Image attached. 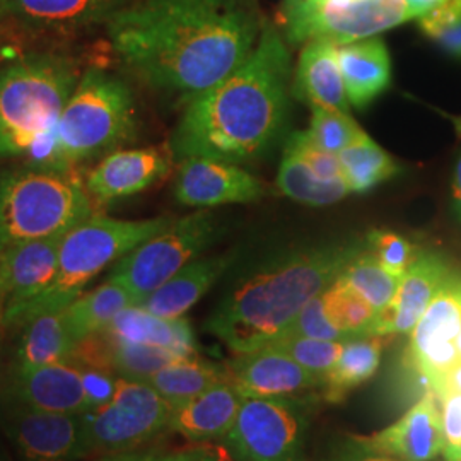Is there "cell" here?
Listing matches in <instances>:
<instances>
[{"label":"cell","instance_id":"obj_1","mask_svg":"<svg viewBox=\"0 0 461 461\" xmlns=\"http://www.w3.org/2000/svg\"><path fill=\"white\" fill-rule=\"evenodd\" d=\"M265 26L258 0H135L106 24L122 66L186 103L243 66Z\"/></svg>","mask_w":461,"mask_h":461},{"label":"cell","instance_id":"obj_2","mask_svg":"<svg viewBox=\"0 0 461 461\" xmlns=\"http://www.w3.org/2000/svg\"><path fill=\"white\" fill-rule=\"evenodd\" d=\"M293 59L274 24L257 49L224 81L190 99L171 135V156L209 158L230 165L262 159L287 127Z\"/></svg>","mask_w":461,"mask_h":461},{"label":"cell","instance_id":"obj_3","mask_svg":"<svg viewBox=\"0 0 461 461\" xmlns=\"http://www.w3.org/2000/svg\"><path fill=\"white\" fill-rule=\"evenodd\" d=\"M366 245L359 240L340 241L280 255L240 280L217 304L205 329L234 354L270 344Z\"/></svg>","mask_w":461,"mask_h":461},{"label":"cell","instance_id":"obj_4","mask_svg":"<svg viewBox=\"0 0 461 461\" xmlns=\"http://www.w3.org/2000/svg\"><path fill=\"white\" fill-rule=\"evenodd\" d=\"M135 133L137 110L131 87L106 70L87 68L53 132L40 144L43 152L38 166L70 171L118 150Z\"/></svg>","mask_w":461,"mask_h":461},{"label":"cell","instance_id":"obj_5","mask_svg":"<svg viewBox=\"0 0 461 461\" xmlns=\"http://www.w3.org/2000/svg\"><path fill=\"white\" fill-rule=\"evenodd\" d=\"M169 222L167 217L142 221L95 214L87 217L64 234L57 270L49 285L28 303L4 314L0 321L7 327L24 325L38 314L66 310L103 270L165 230Z\"/></svg>","mask_w":461,"mask_h":461},{"label":"cell","instance_id":"obj_6","mask_svg":"<svg viewBox=\"0 0 461 461\" xmlns=\"http://www.w3.org/2000/svg\"><path fill=\"white\" fill-rule=\"evenodd\" d=\"M81 79L62 55L32 53L0 70V159L33 152L53 132Z\"/></svg>","mask_w":461,"mask_h":461},{"label":"cell","instance_id":"obj_7","mask_svg":"<svg viewBox=\"0 0 461 461\" xmlns=\"http://www.w3.org/2000/svg\"><path fill=\"white\" fill-rule=\"evenodd\" d=\"M93 215V200L72 171L23 167L0 171V253L64 234Z\"/></svg>","mask_w":461,"mask_h":461},{"label":"cell","instance_id":"obj_8","mask_svg":"<svg viewBox=\"0 0 461 461\" xmlns=\"http://www.w3.org/2000/svg\"><path fill=\"white\" fill-rule=\"evenodd\" d=\"M221 230L222 226L217 215L207 211L171 221L165 230L120 258L108 279L125 285L139 306L185 265L212 247Z\"/></svg>","mask_w":461,"mask_h":461},{"label":"cell","instance_id":"obj_9","mask_svg":"<svg viewBox=\"0 0 461 461\" xmlns=\"http://www.w3.org/2000/svg\"><path fill=\"white\" fill-rule=\"evenodd\" d=\"M417 19L405 0H357L348 5H318L310 0H284L279 24L287 43L329 40L347 45Z\"/></svg>","mask_w":461,"mask_h":461},{"label":"cell","instance_id":"obj_10","mask_svg":"<svg viewBox=\"0 0 461 461\" xmlns=\"http://www.w3.org/2000/svg\"><path fill=\"white\" fill-rule=\"evenodd\" d=\"M171 413L173 407L148 383L118 378L113 400L83 413L87 456L135 451L169 428Z\"/></svg>","mask_w":461,"mask_h":461},{"label":"cell","instance_id":"obj_11","mask_svg":"<svg viewBox=\"0 0 461 461\" xmlns=\"http://www.w3.org/2000/svg\"><path fill=\"white\" fill-rule=\"evenodd\" d=\"M224 439L240 461H297L304 417L289 398H243Z\"/></svg>","mask_w":461,"mask_h":461},{"label":"cell","instance_id":"obj_12","mask_svg":"<svg viewBox=\"0 0 461 461\" xmlns=\"http://www.w3.org/2000/svg\"><path fill=\"white\" fill-rule=\"evenodd\" d=\"M460 329L461 279L453 274L411 331L409 359L429 388L460 361L455 344Z\"/></svg>","mask_w":461,"mask_h":461},{"label":"cell","instance_id":"obj_13","mask_svg":"<svg viewBox=\"0 0 461 461\" xmlns=\"http://www.w3.org/2000/svg\"><path fill=\"white\" fill-rule=\"evenodd\" d=\"M19 461H77L87 456L83 413L17 409L5 422Z\"/></svg>","mask_w":461,"mask_h":461},{"label":"cell","instance_id":"obj_14","mask_svg":"<svg viewBox=\"0 0 461 461\" xmlns=\"http://www.w3.org/2000/svg\"><path fill=\"white\" fill-rule=\"evenodd\" d=\"M264 183L238 165L209 158H186L175 182V198L186 207H217L255 202Z\"/></svg>","mask_w":461,"mask_h":461},{"label":"cell","instance_id":"obj_15","mask_svg":"<svg viewBox=\"0 0 461 461\" xmlns=\"http://www.w3.org/2000/svg\"><path fill=\"white\" fill-rule=\"evenodd\" d=\"M356 445L396 461H434L443 455V413L439 398L429 392L395 424L367 438H356Z\"/></svg>","mask_w":461,"mask_h":461},{"label":"cell","instance_id":"obj_16","mask_svg":"<svg viewBox=\"0 0 461 461\" xmlns=\"http://www.w3.org/2000/svg\"><path fill=\"white\" fill-rule=\"evenodd\" d=\"M226 378L245 398H289L321 386V376L272 347L236 354Z\"/></svg>","mask_w":461,"mask_h":461},{"label":"cell","instance_id":"obj_17","mask_svg":"<svg viewBox=\"0 0 461 461\" xmlns=\"http://www.w3.org/2000/svg\"><path fill=\"white\" fill-rule=\"evenodd\" d=\"M169 158L159 148L118 149L89 171L84 186L99 205L132 197L165 178L171 167Z\"/></svg>","mask_w":461,"mask_h":461},{"label":"cell","instance_id":"obj_18","mask_svg":"<svg viewBox=\"0 0 461 461\" xmlns=\"http://www.w3.org/2000/svg\"><path fill=\"white\" fill-rule=\"evenodd\" d=\"M453 276L449 265L438 253H419L411 268L402 276L393 301L376 313L367 335H407L430 301L445 287Z\"/></svg>","mask_w":461,"mask_h":461},{"label":"cell","instance_id":"obj_19","mask_svg":"<svg viewBox=\"0 0 461 461\" xmlns=\"http://www.w3.org/2000/svg\"><path fill=\"white\" fill-rule=\"evenodd\" d=\"M64 234L21 243L0 253V320L51 282Z\"/></svg>","mask_w":461,"mask_h":461},{"label":"cell","instance_id":"obj_20","mask_svg":"<svg viewBox=\"0 0 461 461\" xmlns=\"http://www.w3.org/2000/svg\"><path fill=\"white\" fill-rule=\"evenodd\" d=\"M135 0H2V9L21 24L70 33L108 24Z\"/></svg>","mask_w":461,"mask_h":461},{"label":"cell","instance_id":"obj_21","mask_svg":"<svg viewBox=\"0 0 461 461\" xmlns=\"http://www.w3.org/2000/svg\"><path fill=\"white\" fill-rule=\"evenodd\" d=\"M291 95L312 108L347 113L348 99L339 66V45L329 40L306 43L297 60Z\"/></svg>","mask_w":461,"mask_h":461},{"label":"cell","instance_id":"obj_22","mask_svg":"<svg viewBox=\"0 0 461 461\" xmlns=\"http://www.w3.org/2000/svg\"><path fill=\"white\" fill-rule=\"evenodd\" d=\"M16 395L26 407L57 413H84L83 373L72 361L17 369Z\"/></svg>","mask_w":461,"mask_h":461},{"label":"cell","instance_id":"obj_23","mask_svg":"<svg viewBox=\"0 0 461 461\" xmlns=\"http://www.w3.org/2000/svg\"><path fill=\"white\" fill-rule=\"evenodd\" d=\"M241 395L228 379L214 384L203 393L175 407L169 429L190 441H212L226 438L240 412Z\"/></svg>","mask_w":461,"mask_h":461},{"label":"cell","instance_id":"obj_24","mask_svg":"<svg viewBox=\"0 0 461 461\" xmlns=\"http://www.w3.org/2000/svg\"><path fill=\"white\" fill-rule=\"evenodd\" d=\"M232 260V253L198 257L150 293L139 306L161 318H182L211 291L215 282L230 268Z\"/></svg>","mask_w":461,"mask_h":461},{"label":"cell","instance_id":"obj_25","mask_svg":"<svg viewBox=\"0 0 461 461\" xmlns=\"http://www.w3.org/2000/svg\"><path fill=\"white\" fill-rule=\"evenodd\" d=\"M339 66L348 104L366 108L392 81V60L384 41L373 36L339 47Z\"/></svg>","mask_w":461,"mask_h":461},{"label":"cell","instance_id":"obj_26","mask_svg":"<svg viewBox=\"0 0 461 461\" xmlns=\"http://www.w3.org/2000/svg\"><path fill=\"white\" fill-rule=\"evenodd\" d=\"M110 337L137 344L163 347L180 357H197L195 333L185 318H161L140 306H131L104 330Z\"/></svg>","mask_w":461,"mask_h":461},{"label":"cell","instance_id":"obj_27","mask_svg":"<svg viewBox=\"0 0 461 461\" xmlns=\"http://www.w3.org/2000/svg\"><path fill=\"white\" fill-rule=\"evenodd\" d=\"M23 327L24 331L17 346V369L62 363L77 346L64 310L38 314Z\"/></svg>","mask_w":461,"mask_h":461},{"label":"cell","instance_id":"obj_28","mask_svg":"<svg viewBox=\"0 0 461 461\" xmlns=\"http://www.w3.org/2000/svg\"><path fill=\"white\" fill-rule=\"evenodd\" d=\"M131 306H137L132 293L125 285L108 279L95 291L81 294L64 312L70 333L79 344L84 339L104 331L118 314Z\"/></svg>","mask_w":461,"mask_h":461},{"label":"cell","instance_id":"obj_29","mask_svg":"<svg viewBox=\"0 0 461 461\" xmlns=\"http://www.w3.org/2000/svg\"><path fill=\"white\" fill-rule=\"evenodd\" d=\"M383 335H359L344 342L335 366L321 376V386L329 400H340L350 390L373 378L381 363L384 347Z\"/></svg>","mask_w":461,"mask_h":461},{"label":"cell","instance_id":"obj_30","mask_svg":"<svg viewBox=\"0 0 461 461\" xmlns=\"http://www.w3.org/2000/svg\"><path fill=\"white\" fill-rule=\"evenodd\" d=\"M277 188L282 195L312 207L331 205L350 194L344 176L320 178L301 156L287 148L280 161Z\"/></svg>","mask_w":461,"mask_h":461},{"label":"cell","instance_id":"obj_31","mask_svg":"<svg viewBox=\"0 0 461 461\" xmlns=\"http://www.w3.org/2000/svg\"><path fill=\"white\" fill-rule=\"evenodd\" d=\"M226 378V367L185 357L167 364L146 381L175 409Z\"/></svg>","mask_w":461,"mask_h":461},{"label":"cell","instance_id":"obj_32","mask_svg":"<svg viewBox=\"0 0 461 461\" xmlns=\"http://www.w3.org/2000/svg\"><path fill=\"white\" fill-rule=\"evenodd\" d=\"M339 161L348 190L356 194H366L398 173L395 159L367 133L344 149L339 154Z\"/></svg>","mask_w":461,"mask_h":461},{"label":"cell","instance_id":"obj_33","mask_svg":"<svg viewBox=\"0 0 461 461\" xmlns=\"http://www.w3.org/2000/svg\"><path fill=\"white\" fill-rule=\"evenodd\" d=\"M108 340V369L116 378L132 379V381H148L152 375L167 364L175 363L180 357L173 350L163 347L137 344L129 340H120L110 337L103 331Z\"/></svg>","mask_w":461,"mask_h":461},{"label":"cell","instance_id":"obj_34","mask_svg":"<svg viewBox=\"0 0 461 461\" xmlns=\"http://www.w3.org/2000/svg\"><path fill=\"white\" fill-rule=\"evenodd\" d=\"M339 279L361 294L376 312H381L393 301L402 277L390 274L376 257L364 248L344 267Z\"/></svg>","mask_w":461,"mask_h":461},{"label":"cell","instance_id":"obj_35","mask_svg":"<svg viewBox=\"0 0 461 461\" xmlns=\"http://www.w3.org/2000/svg\"><path fill=\"white\" fill-rule=\"evenodd\" d=\"M321 297L327 316L337 329L342 330L348 337L369 333L378 312L342 280L337 277Z\"/></svg>","mask_w":461,"mask_h":461},{"label":"cell","instance_id":"obj_36","mask_svg":"<svg viewBox=\"0 0 461 461\" xmlns=\"http://www.w3.org/2000/svg\"><path fill=\"white\" fill-rule=\"evenodd\" d=\"M265 347L279 350L304 369L323 376L340 357L344 342H330L306 337H279Z\"/></svg>","mask_w":461,"mask_h":461},{"label":"cell","instance_id":"obj_37","mask_svg":"<svg viewBox=\"0 0 461 461\" xmlns=\"http://www.w3.org/2000/svg\"><path fill=\"white\" fill-rule=\"evenodd\" d=\"M308 133L320 148L339 156L344 149L348 148L366 132L348 113L313 108L312 125Z\"/></svg>","mask_w":461,"mask_h":461},{"label":"cell","instance_id":"obj_38","mask_svg":"<svg viewBox=\"0 0 461 461\" xmlns=\"http://www.w3.org/2000/svg\"><path fill=\"white\" fill-rule=\"evenodd\" d=\"M419 26L449 55L461 59V0H443L419 17Z\"/></svg>","mask_w":461,"mask_h":461},{"label":"cell","instance_id":"obj_39","mask_svg":"<svg viewBox=\"0 0 461 461\" xmlns=\"http://www.w3.org/2000/svg\"><path fill=\"white\" fill-rule=\"evenodd\" d=\"M279 337H306V339H318V340H330V342H347L348 339H354V337H348L342 330L337 329L330 321L321 294L308 301Z\"/></svg>","mask_w":461,"mask_h":461},{"label":"cell","instance_id":"obj_40","mask_svg":"<svg viewBox=\"0 0 461 461\" xmlns=\"http://www.w3.org/2000/svg\"><path fill=\"white\" fill-rule=\"evenodd\" d=\"M366 243L379 264L396 277H402L417 258L412 243L396 232L373 230Z\"/></svg>","mask_w":461,"mask_h":461},{"label":"cell","instance_id":"obj_41","mask_svg":"<svg viewBox=\"0 0 461 461\" xmlns=\"http://www.w3.org/2000/svg\"><path fill=\"white\" fill-rule=\"evenodd\" d=\"M285 148L291 149L293 152H296L297 156H301L320 178L333 180V178L342 176L339 156L320 148L312 139L308 131L291 133Z\"/></svg>","mask_w":461,"mask_h":461},{"label":"cell","instance_id":"obj_42","mask_svg":"<svg viewBox=\"0 0 461 461\" xmlns=\"http://www.w3.org/2000/svg\"><path fill=\"white\" fill-rule=\"evenodd\" d=\"M79 367V366H77ZM83 373L84 400H86V411L91 412L104 407L113 400L116 392L115 375L93 369V367H79Z\"/></svg>","mask_w":461,"mask_h":461},{"label":"cell","instance_id":"obj_43","mask_svg":"<svg viewBox=\"0 0 461 461\" xmlns=\"http://www.w3.org/2000/svg\"><path fill=\"white\" fill-rule=\"evenodd\" d=\"M443 413V434H445V449L455 447L461 443V393L447 395L441 400Z\"/></svg>","mask_w":461,"mask_h":461},{"label":"cell","instance_id":"obj_44","mask_svg":"<svg viewBox=\"0 0 461 461\" xmlns=\"http://www.w3.org/2000/svg\"><path fill=\"white\" fill-rule=\"evenodd\" d=\"M430 392L439 398V402L445 396L461 393V361L455 364L451 369H447L445 375L430 386Z\"/></svg>","mask_w":461,"mask_h":461},{"label":"cell","instance_id":"obj_45","mask_svg":"<svg viewBox=\"0 0 461 461\" xmlns=\"http://www.w3.org/2000/svg\"><path fill=\"white\" fill-rule=\"evenodd\" d=\"M159 455L156 451H127V453H116L106 455L98 461H156Z\"/></svg>","mask_w":461,"mask_h":461},{"label":"cell","instance_id":"obj_46","mask_svg":"<svg viewBox=\"0 0 461 461\" xmlns=\"http://www.w3.org/2000/svg\"><path fill=\"white\" fill-rule=\"evenodd\" d=\"M337 461H396L390 456H384L381 453H375V451H369V449H364L361 446L356 445V447H352V453L347 455L344 458Z\"/></svg>","mask_w":461,"mask_h":461},{"label":"cell","instance_id":"obj_47","mask_svg":"<svg viewBox=\"0 0 461 461\" xmlns=\"http://www.w3.org/2000/svg\"><path fill=\"white\" fill-rule=\"evenodd\" d=\"M453 207H455V215L461 222V154L455 167V178H453Z\"/></svg>","mask_w":461,"mask_h":461},{"label":"cell","instance_id":"obj_48","mask_svg":"<svg viewBox=\"0 0 461 461\" xmlns=\"http://www.w3.org/2000/svg\"><path fill=\"white\" fill-rule=\"evenodd\" d=\"M405 2L411 7V11L415 14V17L419 19L429 11H432L436 5H439L443 0H405Z\"/></svg>","mask_w":461,"mask_h":461},{"label":"cell","instance_id":"obj_49","mask_svg":"<svg viewBox=\"0 0 461 461\" xmlns=\"http://www.w3.org/2000/svg\"><path fill=\"white\" fill-rule=\"evenodd\" d=\"M190 461H228V458L221 451H217V449L198 447V449L192 451Z\"/></svg>","mask_w":461,"mask_h":461},{"label":"cell","instance_id":"obj_50","mask_svg":"<svg viewBox=\"0 0 461 461\" xmlns=\"http://www.w3.org/2000/svg\"><path fill=\"white\" fill-rule=\"evenodd\" d=\"M192 451H194V449L182 451V453H173V455H167V456H159L156 461H190V458H192Z\"/></svg>","mask_w":461,"mask_h":461},{"label":"cell","instance_id":"obj_51","mask_svg":"<svg viewBox=\"0 0 461 461\" xmlns=\"http://www.w3.org/2000/svg\"><path fill=\"white\" fill-rule=\"evenodd\" d=\"M443 458L445 461H461V443L455 447H449L443 451Z\"/></svg>","mask_w":461,"mask_h":461},{"label":"cell","instance_id":"obj_52","mask_svg":"<svg viewBox=\"0 0 461 461\" xmlns=\"http://www.w3.org/2000/svg\"><path fill=\"white\" fill-rule=\"evenodd\" d=\"M313 4L318 5H333V7H340V5H348L352 2H357V0H310Z\"/></svg>","mask_w":461,"mask_h":461},{"label":"cell","instance_id":"obj_53","mask_svg":"<svg viewBox=\"0 0 461 461\" xmlns=\"http://www.w3.org/2000/svg\"><path fill=\"white\" fill-rule=\"evenodd\" d=\"M455 344H456V350H458V357H460L461 361V329L460 333H458V337H456V342H455Z\"/></svg>","mask_w":461,"mask_h":461},{"label":"cell","instance_id":"obj_54","mask_svg":"<svg viewBox=\"0 0 461 461\" xmlns=\"http://www.w3.org/2000/svg\"><path fill=\"white\" fill-rule=\"evenodd\" d=\"M0 461H9L7 460V455H5V451H4L2 445H0Z\"/></svg>","mask_w":461,"mask_h":461}]
</instances>
